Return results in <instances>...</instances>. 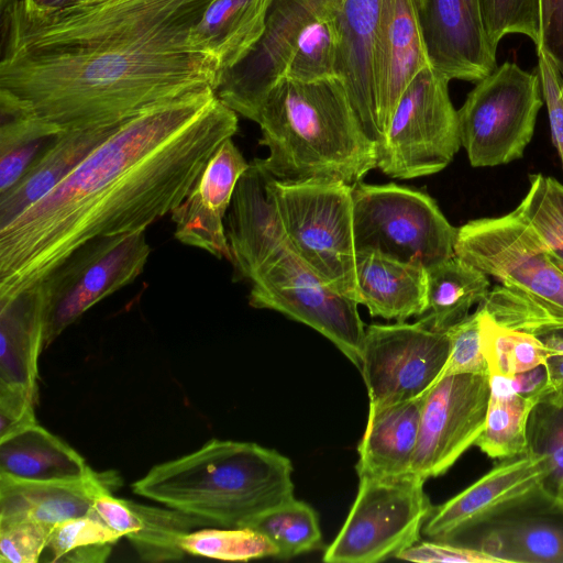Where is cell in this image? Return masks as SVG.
I'll use <instances>...</instances> for the list:
<instances>
[{"label":"cell","mask_w":563,"mask_h":563,"mask_svg":"<svg viewBox=\"0 0 563 563\" xmlns=\"http://www.w3.org/2000/svg\"><path fill=\"white\" fill-rule=\"evenodd\" d=\"M211 1L88 0L51 13L19 2L0 43V96L63 131L214 89L218 66L190 40Z\"/></svg>","instance_id":"cell-1"},{"label":"cell","mask_w":563,"mask_h":563,"mask_svg":"<svg viewBox=\"0 0 563 563\" xmlns=\"http://www.w3.org/2000/svg\"><path fill=\"white\" fill-rule=\"evenodd\" d=\"M238 131L213 88L121 122L59 185L0 229V300L46 277L84 243L145 230L177 208Z\"/></svg>","instance_id":"cell-2"},{"label":"cell","mask_w":563,"mask_h":563,"mask_svg":"<svg viewBox=\"0 0 563 563\" xmlns=\"http://www.w3.org/2000/svg\"><path fill=\"white\" fill-rule=\"evenodd\" d=\"M268 155L258 158L277 180L342 181L351 186L377 167L368 137L338 78H282L266 95L256 122Z\"/></svg>","instance_id":"cell-3"},{"label":"cell","mask_w":563,"mask_h":563,"mask_svg":"<svg viewBox=\"0 0 563 563\" xmlns=\"http://www.w3.org/2000/svg\"><path fill=\"white\" fill-rule=\"evenodd\" d=\"M292 471L291 461L276 450L212 439L189 454L153 466L132 489L211 526L241 528L295 497Z\"/></svg>","instance_id":"cell-4"},{"label":"cell","mask_w":563,"mask_h":563,"mask_svg":"<svg viewBox=\"0 0 563 563\" xmlns=\"http://www.w3.org/2000/svg\"><path fill=\"white\" fill-rule=\"evenodd\" d=\"M454 253L500 282L478 305L495 322L537 336L563 329V269L515 210L457 228Z\"/></svg>","instance_id":"cell-5"},{"label":"cell","mask_w":563,"mask_h":563,"mask_svg":"<svg viewBox=\"0 0 563 563\" xmlns=\"http://www.w3.org/2000/svg\"><path fill=\"white\" fill-rule=\"evenodd\" d=\"M353 186L342 181L268 180L285 238L327 285L360 305L353 234Z\"/></svg>","instance_id":"cell-6"},{"label":"cell","mask_w":563,"mask_h":563,"mask_svg":"<svg viewBox=\"0 0 563 563\" xmlns=\"http://www.w3.org/2000/svg\"><path fill=\"white\" fill-rule=\"evenodd\" d=\"M356 253L375 252L429 269L455 255L454 228L427 194L390 183L352 189Z\"/></svg>","instance_id":"cell-7"},{"label":"cell","mask_w":563,"mask_h":563,"mask_svg":"<svg viewBox=\"0 0 563 563\" xmlns=\"http://www.w3.org/2000/svg\"><path fill=\"white\" fill-rule=\"evenodd\" d=\"M449 81L428 65L407 85L376 144L382 173L410 179L439 173L452 162L462 145Z\"/></svg>","instance_id":"cell-8"},{"label":"cell","mask_w":563,"mask_h":563,"mask_svg":"<svg viewBox=\"0 0 563 563\" xmlns=\"http://www.w3.org/2000/svg\"><path fill=\"white\" fill-rule=\"evenodd\" d=\"M356 498L333 542L328 563H374L396 558L420 541L434 506L422 477H358Z\"/></svg>","instance_id":"cell-9"},{"label":"cell","mask_w":563,"mask_h":563,"mask_svg":"<svg viewBox=\"0 0 563 563\" xmlns=\"http://www.w3.org/2000/svg\"><path fill=\"white\" fill-rule=\"evenodd\" d=\"M540 79L506 62L477 81L457 110L461 145L473 167L522 157L542 107Z\"/></svg>","instance_id":"cell-10"},{"label":"cell","mask_w":563,"mask_h":563,"mask_svg":"<svg viewBox=\"0 0 563 563\" xmlns=\"http://www.w3.org/2000/svg\"><path fill=\"white\" fill-rule=\"evenodd\" d=\"M249 302L278 311L330 340L358 369L365 336L357 302L327 285L287 240L253 274Z\"/></svg>","instance_id":"cell-11"},{"label":"cell","mask_w":563,"mask_h":563,"mask_svg":"<svg viewBox=\"0 0 563 563\" xmlns=\"http://www.w3.org/2000/svg\"><path fill=\"white\" fill-rule=\"evenodd\" d=\"M151 253L145 230L92 239L42 280L47 292L44 349L100 300L131 284Z\"/></svg>","instance_id":"cell-12"},{"label":"cell","mask_w":563,"mask_h":563,"mask_svg":"<svg viewBox=\"0 0 563 563\" xmlns=\"http://www.w3.org/2000/svg\"><path fill=\"white\" fill-rule=\"evenodd\" d=\"M450 349L446 331L431 330L420 321L368 325L360 371L369 409L424 396L440 379Z\"/></svg>","instance_id":"cell-13"},{"label":"cell","mask_w":563,"mask_h":563,"mask_svg":"<svg viewBox=\"0 0 563 563\" xmlns=\"http://www.w3.org/2000/svg\"><path fill=\"white\" fill-rule=\"evenodd\" d=\"M489 396V374L438 379L423 399L411 473L426 481L446 473L482 433Z\"/></svg>","instance_id":"cell-14"},{"label":"cell","mask_w":563,"mask_h":563,"mask_svg":"<svg viewBox=\"0 0 563 563\" xmlns=\"http://www.w3.org/2000/svg\"><path fill=\"white\" fill-rule=\"evenodd\" d=\"M343 0H272L257 42L223 70L214 88L218 99L234 112L257 122L261 106L284 78L306 25L325 8Z\"/></svg>","instance_id":"cell-15"},{"label":"cell","mask_w":563,"mask_h":563,"mask_svg":"<svg viewBox=\"0 0 563 563\" xmlns=\"http://www.w3.org/2000/svg\"><path fill=\"white\" fill-rule=\"evenodd\" d=\"M444 542L484 551L501 563H563V507L541 489Z\"/></svg>","instance_id":"cell-16"},{"label":"cell","mask_w":563,"mask_h":563,"mask_svg":"<svg viewBox=\"0 0 563 563\" xmlns=\"http://www.w3.org/2000/svg\"><path fill=\"white\" fill-rule=\"evenodd\" d=\"M545 474L544 459L528 451L503 459L472 485L435 506L422 534L444 541L541 490Z\"/></svg>","instance_id":"cell-17"},{"label":"cell","mask_w":563,"mask_h":563,"mask_svg":"<svg viewBox=\"0 0 563 563\" xmlns=\"http://www.w3.org/2000/svg\"><path fill=\"white\" fill-rule=\"evenodd\" d=\"M419 18L430 64L450 80L477 82L497 67L478 0H421Z\"/></svg>","instance_id":"cell-18"},{"label":"cell","mask_w":563,"mask_h":563,"mask_svg":"<svg viewBox=\"0 0 563 563\" xmlns=\"http://www.w3.org/2000/svg\"><path fill=\"white\" fill-rule=\"evenodd\" d=\"M249 165L232 137L222 142L190 192L170 212L179 242L232 261L224 218L236 183Z\"/></svg>","instance_id":"cell-19"},{"label":"cell","mask_w":563,"mask_h":563,"mask_svg":"<svg viewBox=\"0 0 563 563\" xmlns=\"http://www.w3.org/2000/svg\"><path fill=\"white\" fill-rule=\"evenodd\" d=\"M420 3L421 0H380L376 42L380 139L407 85L431 65L420 24Z\"/></svg>","instance_id":"cell-20"},{"label":"cell","mask_w":563,"mask_h":563,"mask_svg":"<svg viewBox=\"0 0 563 563\" xmlns=\"http://www.w3.org/2000/svg\"><path fill=\"white\" fill-rule=\"evenodd\" d=\"M380 0H344L339 12L336 77L364 131L380 140L377 115L376 42Z\"/></svg>","instance_id":"cell-21"},{"label":"cell","mask_w":563,"mask_h":563,"mask_svg":"<svg viewBox=\"0 0 563 563\" xmlns=\"http://www.w3.org/2000/svg\"><path fill=\"white\" fill-rule=\"evenodd\" d=\"M269 178L260 159L252 161L236 183L225 220L231 263L247 280L286 240L268 190Z\"/></svg>","instance_id":"cell-22"},{"label":"cell","mask_w":563,"mask_h":563,"mask_svg":"<svg viewBox=\"0 0 563 563\" xmlns=\"http://www.w3.org/2000/svg\"><path fill=\"white\" fill-rule=\"evenodd\" d=\"M112 487L101 486L93 498L98 517L113 531L126 538L139 556L147 562L177 561L186 555L181 538L196 527L211 526L199 517L158 508L112 495Z\"/></svg>","instance_id":"cell-23"},{"label":"cell","mask_w":563,"mask_h":563,"mask_svg":"<svg viewBox=\"0 0 563 563\" xmlns=\"http://www.w3.org/2000/svg\"><path fill=\"white\" fill-rule=\"evenodd\" d=\"M117 475L96 473L76 481H23L0 474V523L36 521L55 527L95 515L93 498L101 486L115 487Z\"/></svg>","instance_id":"cell-24"},{"label":"cell","mask_w":563,"mask_h":563,"mask_svg":"<svg viewBox=\"0 0 563 563\" xmlns=\"http://www.w3.org/2000/svg\"><path fill=\"white\" fill-rule=\"evenodd\" d=\"M47 292L43 280L0 300V386L37 397L38 356L44 350Z\"/></svg>","instance_id":"cell-25"},{"label":"cell","mask_w":563,"mask_h":563,"mask_svg":"<svg viewBox=\"0 0 563 563\" xmlns=\"http://www.w3.org/2000/svg\"><path fill=\"white\" fill-rule=\"evenodd\" d=\"M122 121L60 131L19 181L0 195V229L59 185Z\"/></svg>","instance_id":"cell-26"},{"label":"cell","mask_w":563,"mask_h":563,"mask_svg":"<svg viewBox=\"0 0 563 563\" xmlns=\"http://www.w3.org/2000/svg\"><path fill=\"white\" fill-rule=\"evenodd\" d=\"M424 396L369 409L357 446L355 470L358 477H393L411 473Z\"/></svg>","instance_id":"cell-27"},{"label":"cell","mask_w":563,"mask_h":563,"mask_svg":"<svg viewBox=\"0 0 563 563\" xmlns=\"http://www.w3.org/2000/svg\"><path fill=\"white\" fill-rule=\"evenodd\" d=\"M360 305L372 317L405 322L428 309L427 269L375 252L356 253Z\"/></svg>","instance_id":"cell-28"},{"label":"cell","mask_w":563,"mask_h":563,"mask_svg":"<svg viewBox=\"0 0 563 563\" xmlns=\"http://www.w3.org/2000/svg\"><path fill=\"white\" fill-rule=\"evenodd\" d=\"M272 0H212L191 32V43L216 62L220 74L261 37ZM217 85V84H216Z\"/></svg>","instance_id":"cell-29"},{"label":"cell","mask_w":563,"mask_h":563,"mask_svg":"<svg viewBox=\"0 0 563 563\" xmlns=\"http://www.w3.org/2000/svg\"><path fill=\"white\" fill-rule=\"evenodd\" d=\"M0 474L55 482L84 479L96 472L66 442L35 423L0 440Z\"/></svg>","instance_id":"cell-30"},{"label":"cell","mask_w":563,"mask_h":563,"mask_svg":"<svg viewBox=\"0 0 563 563\" xmlns=\"http://www.w3.org/2000/svg\"><path fill=\"white\" fill-rule=\"evenodd\" d=\"M489 290L488 276L454 255L427 269L428 309L418 321L444 332L464 320Z\"/></svg>","instance_id":"cell-31"},{"label":"cell","mask_w":563,"mask_h":563,"mask_svg":"<svg viewBox=\"0 0 563 563\" xmlns=\"http://www.w3.org/2000/svg\"><path fill=\"white\" fill-rule=\"evenodd\" d=\"M0 195L13 187L60 132L0 96Z\"/></svg>","instance_id":"cell-32"},{"label":"cell","mask_w":563,"mask_h":563,"mask_svg":"<svg viewBox=\"0 0 563 563\" xmlns=\"http://www.w3.org/2000/svg\"><path fill=\"white\" fill-rule=\"evenodd\" d=\"M544 395L490 393L484 429L474 445L492 459L525 453L529 416Z\"/></svg>","instance_id":"cell-33"},{"label":"cell","mask_w":563,"mask_h":563,"mask_svg":"<svg viewBox=\"0 0 563 563\" xmlns=\"http://www.w3.org/2000/svg\"><path fill=\"white\" fill-rule=\"evenodd\" d=\"M241 528L266 537L279 559H290L322 549V533L317 511L295 497L253 518Z\"/></svg>","instance_id":"cell-34"},{"label":"cell","mask_w":563,"mask_h":563,"mask_svg":"<svg viewBox=\"0 0 563 563\" xmlns=\"http://www.w3.org/2000/svg\"><path fill=\"white\" fill-rule=\"evenodd\" d=\"M343 1L325 8L306 25L289 59L284 78L317 81L336 77L339 12Z\"/></svg>","instance_id":"cell-35"},{"label":"cell","mask_w":563,"mask_h":563,"mask_svg":"<svg viewBox=\"0 0 563 563\" xmlns=\"http://www.w3.org/2000/svg\"><path fill=\"white\" fill-rule=\"evenodd\" d=\"M481 311L483 349L489 376L508 377L545 365L549 351L539 336L503 327Z\"/></svg>","instance_id":"cell-36"},{"label":"cell","mask_w":563,"mask_h":563,"mask_svg":"<svg viewBox=\"0 0 563 563\" xmlns=\"http://www.w3.org/2000/svg\"><path fill=\"white\" fill-rule=\"evenodd\" d=\"M122 537L97 514L74 518L54 527L46 550L54 563H102Z\"/></svg>","instance_id":"cell-37"},{"label":"cell","mask_w":563,"mask_h":563,"mask_svg":"<svg viewBox=\"0 0 563 563\" xmlns=\"http://www.w3.org/2000/svg\"><path fill=\"white\" fill-rule=\"evenodd\" d=\"M527 451L544 459L543 492L563 507V404L542 398L527 428Z\"/></svg>","instance_id":"cell-38"},{"label":"cell","mask_w":563,"mask_h":563,"mask_svg":"<svg viewBox=\"0 0 563 563\" xmlns=\"http://www.w3.org/2000/svg\"><path fill=\"white\" fill-rule=\"evenodd\" d=\"M186 554L222 561H249L277 555L274 544L250 528L192 530L180 540Z\"/></svg>","instance_id":"cell-39"},{"label":"cell","mask_w":563,"mask_h":563,"mask_svg":"<svg viewBox=\"0 0 563 563\" xmlns=\"http://www.w3.org/2000/svg\"><path fill=\"white\" fill-rule=\"evenodd\" d=\"M487 41L496 52L509 33L523 34L540 43V0H478Z\"/></svg>","instance_id":"cell-40"},{"label":"cell","mask_w":563,"mask_h":563,"mask_svg":"<svg viewBox=\"0 0 563 563\" xmlns=\"http://www.w3.org/2000/svg\"><path fill=\"white\" fill-rule=\"evenodd\" d=\"M529 180V189L515 211L548 247L552 257L563 263V219L547 192L544 176L533 174Z\"/></svg>","instance_id":"cell-41"},{"label":"cell","mask_w":563,"mask_h":563,"mask_svg":"<svg viewBox=\"0 0 563 563\" xmlns=\"http://www.w3.org/2000/svg\"><path fill=\"white\" fill-rule=\"evenodd\" d=\"M479 308L446 330L451 349L441 377L455 374H489L483 349ZM440 377V378H441Z\"/></svg>","instance_id":"cell-42"},{"label":"cell","mask_w":563,"mask_h":563,"mask_svg":"<svg viewBox=\"0 0 563 563\" xmlns=\"http://www.w3.org/2000/svg\"><path fill=\"white\" fill-rule=\"evenodd\" d=\"M54 527L36 521L0 523V562L35 563L46 550Z\"/></svg>","instance_id":"cell-43"},{"label":"cell","mask_w":563,"mask_h":563,"mask_svg":"<svg viewBox=\"0 0 563 563\" xmlns=\"http://www.w3.org/2000/svg\"><path fill=\"white\" fill-rule=\"evenodd\" d=\"M396 558L419 563H501L484 551L437 540L418 541Z\"/></svg>","instance_id":"cell-44"},{"label":"cell","mask_w":563,"mask_h":563,"mask_svg":"<svg viewBox=\"0 0 563 563\" xmlns=\"http://www.w3.org/2000/svg\"><path fill=\"white\" fill-rule=\"evenodd\" d=\"M539 52L558 71L563 97V0H540Z\"/></svg>","instance_id":"cell-45"},{"label":"cell","mask_w":563,"mask_h":563,"mask_svg":"<svg viewBox=\"0 0 563 563\" xmlns=\"http://www.w3.org/2000/svg\"><path fill=\"white\" fill-rule=\"evenodd\" d=\"M36 396L16 387L0 386V440L35 423Z\"/></svg>","instance_id":"cell-46"},{"label":"cell","mask_w":563,"mask_h":563,"mask_svg":"<svg viewBox=\"0 0 563 563\" xmlns=\"http://www.w3.org/2000/svg\"><path fill=\"white\" fill-rule=\"evenodd\" d=\"M538 54V76L547 103L552 143L556 148L563 167V97L558 71L542 53Z\"/></svg>","instance_id":"cell-47"},{"label":"cell","mask_w":563,"mask_h":563,"mask_svg":"<svg viewBox=\"0 0 563 563\" xmlns=\"http://www.w3.org/2000/svg\"><path fill=\"white\" fill-rule=\"evenodd\" d=\"M538 336L549 351V357L545 363L547 395H549L563 387V329L550 331Z\"/></svg>","instance_id":"cell-48"},{"label":"cell","mask_w":563,"mask_h":563,"mask_svg":"<svg viewBox=\"0 0 563 563\" xmlns=\"http://www.w3.org/2000/svg\"><path fill=\"white\" fill-rule=\"evenodd\" d=\"M88 0H21V5L32 13H51L65 10Z\"/></svg>","instance_id":"cell-49"},{"label":"cell","mask_w":563,"mask_h":563,"mask_svg":"<svg viewBox=\"0 0 563 563\" xmlns=\"http://www.w3.org/2000/svg\"><path fill=\"white\" fill-rule=\"evenodd\" d=\"M19 2L20 0H0V43L4 42L11 32Z\"/></svg>","instance_id":"cell-50"},{"label":"cell","mask_w":563,"mask_h":563,"mask_svg":"<svg viewBox=\"0 0 563 563\" xmlns=\"http://www.w3.org/2000/svg\"><path fill=\"white\" fill-rule=\"evenodd\" d=\"M544 185L554 208L563 219V184L552 177L544 176Z\"/></svg>","instance_id":"cell-51"},{"label":"cell","mask_w":563,"mask_h":563,"mask_svg":"<svg viewBox=\"0 0 563 563\" xmlns=\"http://www.w3.org/2000/svg\"><path fill=\"white\" fill-rule=\"evenodd\" d=\"M543 398H547V399H550V400H553V401H556V402H562L563 404V387L544 396Z\"/></svg>","instance_id":"cell-52"},{"label":"cell","mask_w":563,"mask_h":563,"mask_svg":"<svg viewBox=\"0 0 563 563\" xmlns=\"http://www.w3.org/2000/svg\"><path fill=\"white\" fill-rule=\"evenodd\" d=\"M554 260V258H553ZM554 262L563 269V263L560 261L554 260Z\"/></svg>","instance_id":"cell-53"}]
</instances>
